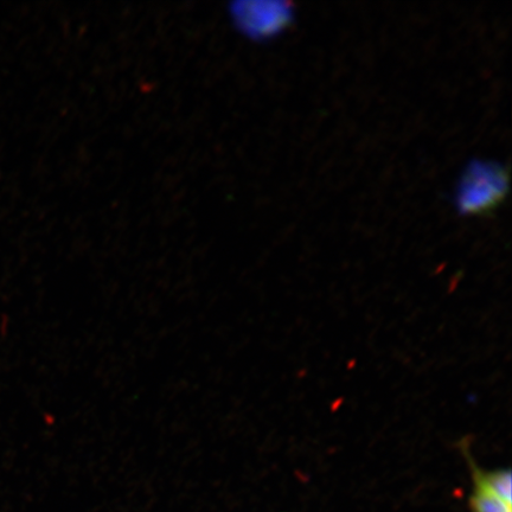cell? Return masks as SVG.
I'll return each instance as SVG.
<instances>
[{
	"label": "cell",
	"mask_w": 512,
	"mask_h": 512,
	"mask_svg": "<svg viewBox=\"0 0 512 512\" xmlns=\"http://www.w3.org/2000/svg\"><path fill=\"white\" fill-rule=\"evenodd\" d=\"M509 172L492 160H473L466 166L456 190V207L464 216H480L497 209L509 192Z\"/></svg>",
	"instance_id": "cell-1"
},
{
	"label": "cell",
	"mask_w": 512,
	"mask_h": 512,
	"mask_svg": "<svg viewBox=\"0 0 512 512\" xmlns=\"http://www.w3.org/2000/svg\"><path fill=\"white\" fill-rule=\"evenodd\" d=\"M234 17L248 36L270 38L290 27L294 11L287 2H241L235 5Z\"/></svg>",
	"instance_id": "cell-2"
},
{
	"label": "cell",
	"mask_w": 512,
	"mask_h": 512,
	"mask_svg": "<svg viewBox=\"0 0 512 512\" xmlns=\"http://www.w3.org/2000/svg\"><path fill=\"white\" fill-rule=\"evenodd\" d=\"M475 480V490L471 497L472 512H511V505L502 501L485 486Z\"/></svg>",
	"instance_id": "cell-3"
}]
</instances>
